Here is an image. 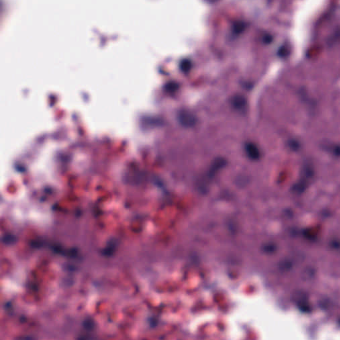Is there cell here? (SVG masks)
I'll list each match as a JSON object with an SVG mask.
<instances>
[{"mask_svg":"<svg viewBox=\"0 0 340 340\" xmlns=\"http://www.w3.org/2000/svg\"><path fill=\"white\" fill-rule=\"evenodd\" d=\"M179 119L183 125H193L195 122V117L194 114L189 111L184 110L179 114Z\"/></svg>","mask_w":340,"mask_h":340,"instance_id":"obj_1","label":"cell"},{"mask_svg":"<svg viewBox=\"0 0 340 340\" xmlns=\"http://www.w3.org/2000/svg\"><path fill=\"white\" fill-rule=\"evenodd\" d=\"M232 103L235 107L243 108L246 105V100L241 95H235L232 98Z\"/></svg>","mask_w":340,"mask_h":340,"instance_id":"obj_2","label":"cell"},{"mask_svg":"<svg viewBox=\"0 0 340 340\" xmlns=\"http://www.w3.org/2000/svg\"><path fill=\"white\" fill-rule=\"evenodd\" d=\"M181 69H182L183 71H187V70L190 68V66H191V63H190L189 60L184 59L181 61Z\"/></svg>","mask_w":340,"mask_h":340,"instance_id":"obj_3","label":"cell"}]
</instances>
